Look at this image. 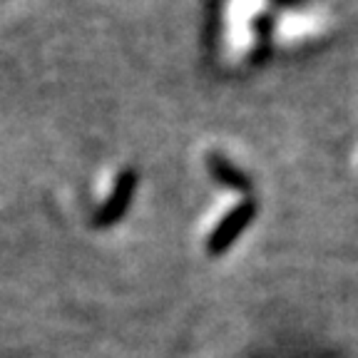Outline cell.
Segmentation results:
<instances>
[{"label":"cell","instance_id":"obj_1","mask_svg":"<svg viewBox=\"0 0 358 358\" xmlns=\"http://www.w3.org/2000/svg\"><path fill=\"white\" fill-rule=\"evenodd\" d=\"M254 201H239L234 209L224 214L217 224H214V229L209 231V239H207V252L209 254H222L231 241L239 236V231L244 229L249 219L254 217Z\"/></svg>","mask_w":358,"mask_h":358},{"label":"cell","instance_id":"obj_2","mask_svg":"<svg viewBox=\"0 0 358 358\" xmlns=\"http://www.w3.org/2000/svg\"><path fill=\"white\" fill-rule=\"evenodd\" d=\"M134 187H137V177H134V172H129V169L115 179V187H112L110 196H107V201L100 207V212L95 214L97 227H110V224L122 219V214L127 212V207H129V201H132Z\"/></svg>","mask_w":358,"mask_h":358},{"label":"cell","instance_id":"obj_3","mask_svg":"<svg viewBox=\"0 0 358 358\" xmlns=\"http://www.w3.org/2000/svg\"><path fill=\"white\" fill-rule=\"evenodd\" d=\"M207 167H209V174H212L217 182H222L224 187H231V189H236V192L249 189V182H246V177L236 167H231L229 159H227L224 155L209 152V155H207Z\"/></svg>","mask_w":358,"mask_h":358}]
</instances>
